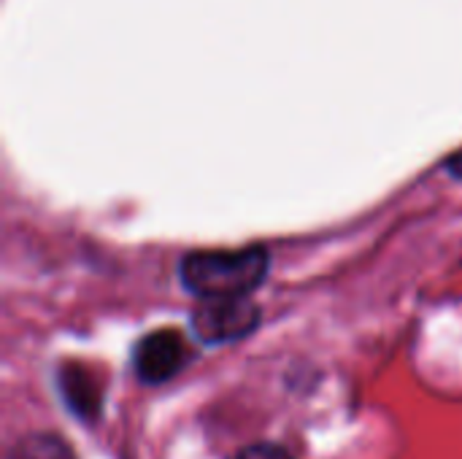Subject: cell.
<instances>
[{"label":"cell","instance_id":"cell-1","mask_svg":"<svg viewBox=\"0 0 462 459\" xmlns=\"http://www.w3.org/2000/svg\"><path fill=\"white\" fill-rule=\"evenodd\" d=\"M271 268L265 246L246 249H203L189 252L179 262L181 287L203 300H241L263 287Z\"/></svg>","mask_w":462,"mask_h":459},{"label":"cell","instance_id":"cell-2","mask_svg":"<svg viewBox=\"0 0 462 459\" xmlns=\"http://www.w3.org/2000/svg\"><path fill=\"white\" fill-rule=\"evenodd\" d=\"M192 333L206 346H225L252 335L260 325V308L249 300H203L189 317Z\"/></svg>","mask_w":462,"mask_h":459},{"label":"cell","instance_id":"cell-3","mask_svg":"<svg viewBox=\"0 0 462 459\" xmlns=\"http://www.w3.org/2000/svg\"><path fill=\"white\" fill-rule=\"evenodd\" d=\"M192 357H195V352H192L189 341L179 330L162 327V330L143 335L135 344L133 371L143 384H165V381L176 379L192 363Z\"/></svg>","mask_w":462,"mask_h":459},{"label":"cell","instance_id":"cell-4","mask_svg":"<svg viewBox=\"0 0 462 459\" xmlns=\"http://www.w3.org/2000/svg\"><path fill=\"white\" fill-rule=\"evenodd\" d=\"M57 390H60L62 403L73 411V417H79L84 422L97 419V414L103 409V387L87 365H81V363L60 365Z\"/></svg>","mask_w":462,"mask_h":459},{"label":"cell","instance_id":"cell-5","mask_svg":"<svg viewBox=\"0 0 462 459\" xmlns=\"http://www.w3.org/2000/svg\"><path fill=\"white\" fill-rule=\"evenodd\" d=\"M8 459H76V454L73 446L54 433H30L11 446Z\"/></svg>","mask_w":462,"mask_h":459},{"label":"cell","instance_id":"cell-6","mask_svg":"<svg viewBox=\"0 0 462 459\" xmlns=\"http://www.w3.org/2000/svg\"><path fill=\"white\" fill-rule=\"evenodd\" d=\"M230 459H292L287 449L276 446V444H252L241 452H236Z\"/></svg>","mask_w":462,"mask_h":459},{"label":"cell","instance_id":"cell-7","mask_svg":"<svg viewBox=\"0 0 462 459\" xmlns=\"http://www.w3.org/2000/svg\"><path fill=\"white\" fill-rule=\"evenodd\" d=\"M444 168H447V173H452L455 179H460L462 181V151H457V154H452L447 162H444Z\"/></svg>","mask_w":462,"mask_h":459}]
</instances>
